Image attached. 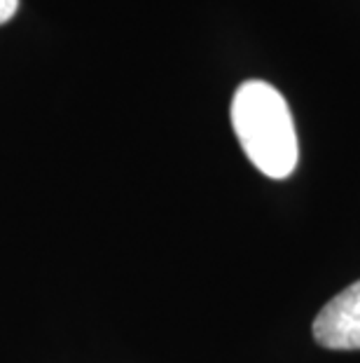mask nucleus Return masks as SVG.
<instances>
[{
	"label": "nucleus",
	"instance_id": "3",
	"mask_svg": "<svg viewBox=\"0 0 360 363\" xmlns=\"http://www.w3.org/2000/svg\"><path fill=\"white\" fill-rule=\"evenodd\" d=\"M19 10V0H0V24L10 21Z\"/></svg>",
	"mask_w": 360,
	"mask_h": 363
},
{
	"label": "nucleus",
	"instance_id": "2",
	"mask_svg": "<svg viewBox=\"0 0 360 363\" xmlns=\"http://www.w3.org/2000/svg\"><path fill=\"white\" fill-rule=\"evenodd\" d=\"M313 337L325 350H360V281L337 293L318 312Z\"/></svg>",
	"mask_w": 360,
	"mask_h": 363
},
{
	"label": "nucleus",
	"instance_id": "1",
	"mask_svg": "<svg viewBox=\"0 0 360 363\" xmlns=\"http://www.w3.org/2000/svg\"><path fill=\"white\" fill-rule=\"evenodd\" d=\"M232 127L246 157L269 179L295 172L297 134L283 94L269 82H243L232 99Z\"/></svg>",
	"mask_w": 360,
	"mask_h": 363
}]
</instances>
